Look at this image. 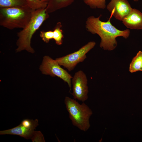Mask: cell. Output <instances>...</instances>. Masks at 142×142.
<instances>
[{
  "instance_id": "cell-1",
  "label": "cell",
  "mask_w": 142,
  "mask_h": 142,
  "mask_svg": "<svg viewBox=\"0 0 142 142\" xmlns=\"http://www.w3.org/2000/svg\"><path fill=\"white\" fill-rule=\"evenodd\" d=\"M101 16L88 17L86 22V28L92 34H97L99 36L101 39L100 44L101 48L105 50H113L117 45L116 38L122 37L127 38L130 34V30H119L112 24L110 19L106 22H103L100 20Z\"/></svg>"
},
{
  "instance_id": "cell-2",
  "label": "cell",
  "mask_w": 142,
  "mask_h": 142,
  "mask_svg": "<svg viewBox=\"0 0 142 142\" xmlns=\"http://www.w3.org/2000/svg\"><path fill=\"white\" fill-rule=\"evenodd\" d=\"M48 17L46 8L33 11L31 18L28 23L22 30L17 33L18 38L16 42V52L26 50L31 53H34V50L31 45L32 38Z\"/></svg>"
},
{
  "instance_id": "cell-3",
  "label": "cell",
  "mask_w": 142,
  "mask_h": 142,
  "mask_svg": "<svg viewBox=\"0 0 142 142\" xmlns=\"http://www.w3.org/2000/svg\"><path fill=\"white\" fill-rule=\"evenodd\" d=\"M33 11L27 5L0 8V25L11 30L22 29L30 20Z\"/></svg>"
},
{
  "instance_id": "cell-4",
  "label": "cell",
  "mask_w": 142,
  "mask_h": 142,
  "mask_svg": "<svg viewBox=\"0 0 142 142\" xmlns=\"http://www.w3.org/2000/svg\"><path fill=\"white\" fill-rule=\"evenodd\" d=\"M64 102L73 125L81 131H87L90 126L89 120L92 114L88 106L84 102L80 104L75 99L67 96Z\"/></svg>"
},
{
  "instance_id": "cell-5",
  "label": "cell",
  "mask_w": 142,
  "mask_h": 142,
  "mask_svg": "<svg viewBox=\"0 0 142 142\" xmlns=\"http://www.w3.org/2000/svg\"><path fill=\"white\" fill-rule=\"evenodd\" d=\"M96 44L94 41L89 42L77 51L65 56L56 58L55 60L61 66L69 71L73 70L77 65L83 62L86 58V54Z\"/></svg>"
},
{
  "instance_id": "cell-6",
  "label": "cell",
  "mask_w": 142,
  "mask_h": 142,
  "mask_svg": "<svg viewBox=\"0 0 142 142\" xmlns=\"http://www.w3.org/2000/svg\"><path fill=\"white\" fill-rule=\"evenodd\" d=\"M39 69L43 74L60 78L67 83L70 90H71L72 76L62 68L55 59H53L48 56H44Z\"/></svg>"
},
{
  "instance_id": "cell-7",
  "label": "cell",
  "mask_w": 142,
  "mask_h": 142,
  "mask_svg": "<svg viewBox=\"0 0 142 142\" xmlns=\"http://www.w3.org/2000/svg\"><path fill=\"white\" fill-rule=\"evenodd\" d=\"M88 79L86 75L82 70L76 72L72 79L74 99L84 102L88 98Z\"/></svg>"
},
{
  "instance_id": "cell-8",
  "label": "cell",
  "mask_w": 142,
  "mask_h": 142,
  "mask_svg": "<svg viewBox=\"0 0 142 142\" xmlns=\"http://www.w3.org/2000/svg\"><path fill=\"white\" fill-rule=\"evenodd\" d=\"M106 8L116 19L122 21L132 8L127 0H111Z\"/></svg>"
},
{
  "instance_id": "cell-9",
  "label": "cell",
  "mask_w": 142,
  "mask_h": 142,
  "mask_svg": "<svg viewBox=\"0 0 142 142\" xmlns=\"http://www.w3.org/2000/svg\"><path fill=\"white\" fill-rule=\"evenodd\" d=\"M122 21L128 28L142 29V13L137 9L133 8Z\"/></svg>"
},
{
  "instance_id": "cell-10",
  "label": "cell",
  "mask_w": 142,
  "mask_h": 142,
  "mask_svg": "<svg viewBox=\"0 0 142 142\" xmlns=\"http://www.w3.org/2000/svg\"><path fill=\"white\" fill-rule=\"evenodd\" d=\"M35 129L29 128L21 124L13 128L0 131V135L9 134L17 135L26 139L31 138Z\"/></svg>"
},
{
  "instance_id": "cell-11",
  "label": "cell",
  "mask_w": 142,
  "mask_h": 142,
  "mask_svg": "<svg viewBox=\"0 0 142 142\" xmlns=\"http://www.w3.org/2000/svg\"><path fill=\"white\" fill-rule=\"evenodd\" d=\"M74 0H49L46 8L48 13L70 4Z\"/></svg>"
},
{
  "instance_id": "cell-12",
  "label": "cell",
  "mask_w": 142,
  "mask_h": 142,
  "mask_svg": "<svg viewBox=\"0 0 142 142\" xmlns=\"http://www.w3.org/2000/svg\"><path fill=\"white\" fill-rule=\"evenodd\" d=\"M142 64V51H139L133 59L130 64L129 71L133 73L140 71Z\"/></svg>"
},
{
  "instance_id": "cell-13",
  "label": "cell",
  "mask_w": 142,
  "mask_h": 142,
  "mask_svg": "<svg viewBox=\"0 0 142 142\" xmlns=\"http://www.w3.org/2000/svg\"><path fill=\"white\" fill-rule=\"evenodd\" d=\"M27 5L33 11L45 9L48 2L45 0H25Z\"/></svg>"
},
{
  "instance_id": "cell-14",
  "label": "cell",
  "mask_w": 142,
  "mask_h": 142,
  "mask_svg": "<svg viewBox=\"0 0 142 142\" xmlns=\"http://www.w3.org/2000/svg\"><path fill=\"white\" fill-rule=\"evenodd\" d=\"M27 5L25 0H0V8L21 6Z\"/></svg>"
},
{
  "instance_id": "cell-15",
  "label": "cell",
  "mask_w": 142,
  "mask_h": 142,
  "mask_svg": "<svg viewBox=\"0 0 142 142\" xmlns=\"http://www.w3.org/2000/svg\"><path fill=\"white\" fill-rule=\"evenodd\" d=\"M62 25L61 23H57L54 28L53 31V39L55 41V43L58 45H60L63 43L64 37L63 31L61 29Z\"/></svg>"
},
{
  "instance_id": "cell-16",
  "label": "cell",
  "mask_w": 142,
  "mask_h": 142,
  "mask_svg": "<svg viewBox=\"0 0 142 142\" xmlns=\"http://www.w3.org/2000/svg\"><path fill=\"white\" fill-rule=\"evenodd\" d=\"M83 1L92 8L104 9L106 7L105 0H83Z\"/></svg>"
},
{
  "instance_id": "cell-17",
  "label": "cell",
  "mask_w": 142,
  "mask_h": 142,
  "mask_svg": "<svg viewBox=\"0 0 142 142\" xmlns=\"http://www.w3.org/2000/svg\"><path fill=\"white\" fill-rule=\"evenodd\" d=\"M38 121L37 119L35 120L25 119L21 122L20 124L27 128L35 129L36 128L38 125Z\"/></svg>"
},
{
  "instance_id": "cell-18",
  "label": "cell",
  "mask_w": 142,
  "mask_h": 142,
  "mask_svg": "<svg viewBox=\"0 0 142 142\" xmlns=\"http://www.w3.org/2000/svg\"><path fill=\"white\" fill-rule=\"evenodd\" d=\"M39 36L44 42L48 43L50 40L53 39V31H52L45 32L42 31L40 32Z\"/></svg>"
},
{
  "instance_id": "cell-19",
  "label": "cell",
  "mask_w": 142,
  "mask_h": 142,
  "mask_svg": "<svg viewBox=\"0 0 142 142\" xmlns=\"http://www.w3.org/2000/svg\"><path fill=\"white\" fill-rule=\"evenodd\" d=\"M32 142H45L43 135L40 131H34L31 138Z\"/></svg>"
},
{
  "instance_id": "cell-20",
  "label": "cell",
  "mask_w": 142,
  "mask_h": 142,
  "mask_svg": "<svg viewBox=\"0 0 142 142\" xmlns=\"http://www.w3.org/2000/svg\"><path fill=\"white\" fill-rule=\"evenodd\" d=\"M139 0H133L134 1L137 2L139 1Z\"/></svg>"
},
{
  "instance_id": "cell-21",
  "label": "cell",
  "mask_w": 142,
  "mask_h": 142,
  "mask_svg": "<svg viewBox=\"0 0 142 142\" xmlns=\"http://www.w3.org/2000/svg\"><path fill=\"white\" fill-rule=\"evenodd\" d=\"M140 71H142V65H141V68Z\"/></svg>"
},
{
  "instance_id": "cell-22",
  "label": "cell",
  "mask_w": 142,
  "mask_h": 142,
  "mask_svg": "<svg viewBox=\"0 0 142 142\" xmlns=\"http://www.w3.org/2000/svg\"><path fill=\"white\" fill-rule=\"evenodd\" d=\"M45 0L47 1V2H48L49 1V0Z\"/></svg>"
}]
</instances>
